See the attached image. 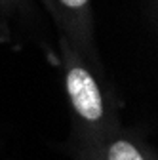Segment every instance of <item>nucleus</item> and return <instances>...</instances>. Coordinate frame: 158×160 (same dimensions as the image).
<instances>
[{"label": "nucleus", "mask_w": 158, "mask_h": 160, "mask_svg": "<svg viewBox=\"0 0 158 160\" xmlns=\"http://www.w3.org/2000/svg\"><path fill=\"white\" fill-rule=\"evenodd\" d=\"M67 92L72 107L88 122H97L103 116V99L93 76L84 67H72L67 72Z\"/></svg>", "instance_id": "f257e3e1"}, {"label": "nucleus", "mask_w": 158, "mask_h": 160, "mask_svg": "<svg viewBox=\"0 0 158 160\" xmlns=\"http://www.w3.org/2000/svg\"><path fill=\"white\" fill-rule=\"evenodd\" d=\"M107 158H109V160H145L143 154L137 151L130 141H126V139L114 141V143L109 147Z\"/></svg>", "instance_id": "f03ea898"}, {"label": "nucleus", "mask_w": 158, "mask_h": 160, "mask_svg": "<svg viewBox=\"0 0 158 160\" xmlns=\"http://www.w3.org/2000/svg\"><path fill=\"white\" fill-rule=\"evenodd\" d=\"M57 2L69 13H82V12H86L90 0H57Z\"/></svg>", "instance_id": "7ed1b4c3"}, {"label": "nucleus", "mask_w": 158, "mask_h": 160, "mask_svg": "<svg viewBox=\"0 0 158 160\" xmlns=\"http://www.w3.org/2000/svg\"><path fill=\"white\" fill-rule=\"evenodd\" d=\"M12 6H13L12 0H0V17H2V15H8L10 10H12Z\"/></svg>", "instance_id": "20e7f679"}, {"label": "nucleus", "mask_w": 158, "mask_h": 160, "mask_svg": "<svg viewBox=\"0 0 158 160\" xmlns=\"http://www.w3.org/2000/svg\"><path fill=\"white\" fill-rule=\"evenodd\" d=\"M12 2H15V0H12Z\"/></svg>", "instance_id": "39448f33"}]
</instances>
